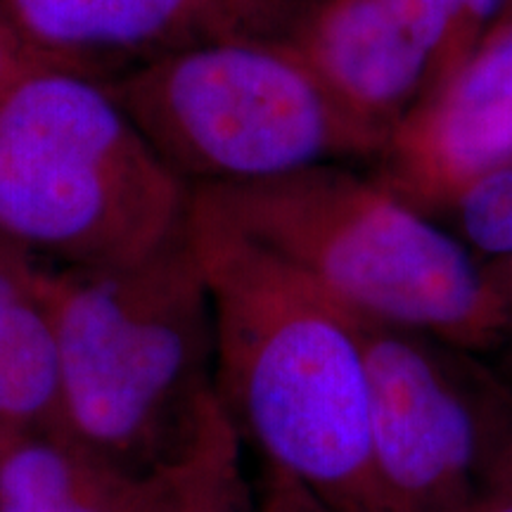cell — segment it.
Listing matches in <instances>:
<instances>
[{"mask_svg":"<svg viewBox=\"0 0 512 512\" xmlns=\"http://www.w3.org/2000/svg\"><path fill=\"white\" fill-rule=\"evenodd\" d=\"M190 238L216 330V392L268 470L332 512H394L370 451L361 318L195 202Z\"/></svg>","mask_w":512,"mask_h":512,"instance_id":"obj_1","label":"cell"},{"mask_svg":"<svg viewBox=\"0 0 512 512\" xmlns=\"http://www.w3.org/2000/svg\"><path fill=\"white\" fill-rule=\"evenodd\" d=\"M62 432L136 475L181 456L216 392L214 309L188 216L155 249L53 266Z\"/></svg>","mask_w":512,"mask_h":512,"instance_id":"obj_2","label":"cell"},{"mask_svg":"<svg viewBox=\"0 0 512 512\" xmlns=\"http://www.w3.org/2000/svg\"><path fill=\"white\" fill-rule=\"evenodd\" d=\"M190 195L358 318L427 332L479 356L496 351L501 311L482 261L384 183L316 164L192 185Z\"/></svg>","mask_w":512,"mask_h":512,"instance_id":"obj_3","label":"cell"},{"mask_svg":"<svg viewBox=\"0 0 512 512\" xmlns=\"http://www.w3.org/2000/svg\"><path fill=\"white\" fill-rule=\"evenodd\" d=\"M188 207V185L100 81L34 69L0 86V240L55 266L117 264Z\"/></svg>","mask_w":512,"mask_h":512,"instance_id":"obj_4","label":"cell"},{"mask_svg":"<svg viewBox=\"0 0 512 512\" xmlns=\"http://www.w3.org/2000/svg\"><path fill=\"white\" fill-rule=\"evenodd\" d=\"M102 86L188 188L380 157L389 140L278 38L200 43Z\"/></svg>","mask_w":512,"mask_h":512,"instance_id":"obj_5","label":"cell"},{"mask_svg":"<svg viewBox=\"0 0 512 512\" xmlns=\"http://www.w3.org/2000/svg\"><path fill=\"white\" fill-rule=\"evenodd\" d=\"M370 451L394 512H465L512 418V384L427 332L361 318Z\"/></svg>","mask_w":512,"mask_h":512,"instance_id":"obj_6","label":"cell"},{"mask_svg":"<svg viewBox=\"0 0 512 512\" xmlns=\"http://www.w3.org/2000/svg\"><path fill=\"white\" fill-rule=\"evenodd\" d=\"M448 0H306L285 41L358 119L392 136L425 98Z\"/></svg>","mask_w":512,"mask_h":512,"instance_id":"obj_7","label":"cell"},{"mask_svg":"<svg viewBox=\"0 0 512 512\" xmlns=\"http://www.w3.org/2000/svg\"><path fill=\"white\" fill-rule=\"evenodd\" d=\"M377 181L422 214L512 162V29L491 31L465 67L394 128Z\"/></svg>","mask_w":512,"mask_h":512,"instance_id":"obj_8","label":"cell"},{"mask_svg":"<svg viewBox=\"0 0 512 512\" xmlns=\"http://www.w3.org/2000/svg\"><path fill=\"white\" fill-rule=\"evenodd\" d=\"M0 15L50 67L100 83L240 36L219 0H0Z\"/></svg>","mask_w":512,"mask_h":512,"instance_id":"obj_9","label":"cell"},{"mask_svg":"<svg viewBox=\"0 0 512 512\" xmlns=\"http://www.w3.org/2000/svg\"><path fill=\"white\" fill-rule=\"evenodd\" d=\"M55 264L0 240V427L62 430Z\"/></svg>","mask_w":512,"mask_h":512,"instance_id":"obj_10","label":"cell"},{"mask_svg":"<svg viewBox=\"0 0 512 512\" xmlns=\"http://www.w3.org/2000/svg\"><path fill=\"white\" fill-rule=\"evenodd\" d=\"M155 475H136L62 430L10 432L0 512H147Z\"/></svg>","mask_w":512,"mask_h":512,"instance_id":"obj_11","label":"cell"},{"mask_svg":"<svg viewBox=\"0 0 512 512\" xmlns=\"http://www.w3.org/2000/svg\"><path fill=\"white\" fill-rule=\"evenodd\" d=\"M147 512H259L245 470V441L216 399L188 448L155 472Z\"/></svg>","mask_w":512,"mask_h":512,"instance_id":"obj_12","label":"cell"},{"mask_svg":"<svg viewBox=\"0 0 512 512\" xmlns=\"http://www.w3.org/2000/svg\"><path fill=\"white\" fill-rule=\"evenodd\" d=\"M453 223L456 238L479 254V261L512 254V162L489 171L441 211Z\"/></svg>","mask_w":512,"mask_h":512,"instance_id":"obj_13","label":"cell"},{"mask_svg":"<svg viewBox=\"0 0 512 512\" xmlns=\"http://www.w3.org/2000/svg\"><path fill=\"white\" fill-rule=\"evenodd\" d=\"M503 5L505 0H448L446 36L437 62H434L425 98H430L444 83L451 81L465 67V62L477 53V48L482 46L498 15H501Z\"/></svg>","mask_w":512,"mask_h":512,"instance_id":"obj_14","label":"cell"},{"mask_svg":"<svg viewBox=\"0 0 512 512\" xmlns=\"http://www.w3.org/2000/svg\"><path fill=\"white\" fill-rule=\"evenodd\" d=\"M240 36L285 38L306 0H219Z\"/></svg>","mask_w":512,"mask_h":512,"instance_id":"obj_15","label":"cell"},{"mask_svg":"<svg viewBox=\"0 0 512 512\" xmlns=\"http://www.w3.org/2000/svg\"><path fill=\"white\" fill-rule=\"evenodd\" d=\"M465 512H512V418L491 446Z\"/></svg>","mask_w":512,"mask_h":512,"instance_id":"obj_16","label":"cell"},{"mask_svg":"<svg viewBox=\"0 0 512 512\" xmlns=\"http://www.w3.org/2000/svg\"><path fill=\"white\" fill-rule=\"evenodd\" d=\"M482 268L501 311V337L491 356H496L498 373L512 384V254L501 259H486L482 261Z\"/></svg>","mask_w":512,"mask_h":512,"instance_id":"obj_17","label":"cell"},{"mask_svg":"<svg viewBox=\"0 0 512 512\" xmlns=\"http://www.w3.org/2000/svg\"><path fill=\"white\" fill-rule=\"evenodd\" d=\"M256 494H259V512H332L302 484L268 467Z\"/></svg>","mask_w":512,"mask_h":512,"instance_id":"obj_18","label":"cell"},{"mask_svg":"<svg viewBox=\"0 0 512 512\" xmlns=\"http://www.w3.org/2000/svg\"><path fill=\"white\" fill-rule=\"evenodd\" d=\"M34 69H55L41 57L31 53V50L19 41L15 31L8 27L3 15H0V86L8 83L17 76L34 72Z\"/></svg>","mask_w":512,"mask_h":512,"instance_id":"obj_19","label":"cell"},{"mask_svg":"<svg viewBox=\"0 0 512 512\" xmlns=\"http://www.w3.org/2000/svg\"><path fill=\"white\" fill-rule=\"evenodd\" d=\"M8 434H10V430H5V427H0V446H3V441L8 439Z\"/></svg>","mask_w":512,"mask_h":512,"instance_id":"obj_20","label":"cell"}]
</instances>
